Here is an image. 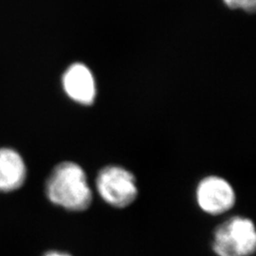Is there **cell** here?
<instances>
[{
  "instance_id": "cell-7",
  "label": "cell",
  "mask_w": 256,
  "mask_h": 256,
  "mask_svg": "<svg viewBox=\"0 0 256 256\" xmlns=\"http://www.w3.org/2000/svg\"><path fill=\"white\" fill-rule=\"evenodd\" d=\"M230 9H242L247 12L256 10V0H223Z\"/></svg>"
},
{
  "instance_id": "cell-4",
  "label": "cell",
  "mask_w": 256,
  "mask_h": 256,
  "mask_svg": "<svg viewBox=\"0 0 256 256\" xmlns=\"http://www.w3.org/2000/svg\"><path fill=\"white\" fill-rule=\"evenodd\" d=\"M196 200L202 212L220 216L230 210L236 202L232 185L220 176L203 178L196 189Z\"/></svg>"
},
{
  "instance_id": "cell-6",
  "label": "cell",
  "mask_w": 256,
  "mask_h": 256,
  "mask_svg": "<svg viewBox=\"0 0 256 256\" xmlns=\"http://www.w3.org/2000/svg\"><path fill=\"white\" fill-rule=\"evenodd\" d=\"M27 168L22 156L10 148L0 149V192L20 188L26 180Z\"/></svg>"
},
{
  "instance_id": "cell-5",
  "label": "cell",
  "mask_w": 256,
  "mask_h": 256,
  "mask_svg": "<svg viewBox=\"0 0 256 256\" xmlns=\"http://www.w3.org/2000/svg\"><path fill=\"white\" fill-rule=\"evenodd\" d=\"M62 86L66 95L74 102L92 106L97 96L94 75L88 66L82 63L70 64L62 76Z\"/></svg>"
},
{
  "instance_id": "cell-3",
  "label": "cell",
  "mask_w": 256,
  "mask_h": 256,
  "mask_svg": "<svg viewBox=\"0 0 256 256\" xmlns=\"http://www.w3.org/2000/svg\"><path fill=\"white\" fill-rule=\"evenodd\" d=\"M95 186L102 200L117 209L132 204L138 192L136 176L119 165L102 167L96 176Z\"/></svg>"
},
{
  "instance_id": "cell-8",
  "label": "cell",
  "mask_w": 256,
  "mask_h": 256,
  "mask_svg": "<svg viewBox=\"0 0 256 256\" xmlns=\"http://www.w3.org/2000/svg\"><path fill=\"white\" fill-rule=\"evenodd\" d=\"M42 256H74L66 252H62V250H48L45 252Z\"/></svg>"
},
{
  "instance_id": "cell-1",
  "label": "cell",
  "mask_w": 256,
  "mask_h": 256,
  "mask_svg": "<svg viewBox=\"0 0 256 256\" xmlns=\"http://www.w3.org/2000/svg\"><path fill=\"white\" fill-rule=\"evenodd\" d=\"M50 202L64 210L82 212L93 200V192L81 165L64 162L56 165L48 176L45 186Z\"/></svg>"
},
{
  "instance_id": "cell-2",
  "label": "cell",
  "mask_w": 256,
  "mask_h": 256,
  "mask_svg": "<svg viewBox=\"0 0 256 256\" xmlns=\"http://www.w3.org/2000/svg\"><path fill=\"white\" fill-rule=\"evenodd\" d=\"M212 250L216 256H252L256 250V229L248 218L234 216L214 230Z\"/></svg>"
}]
</instances>
